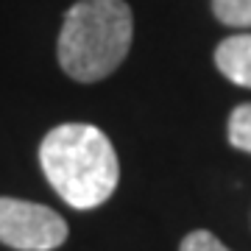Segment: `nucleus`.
<instances>
[{
	"instance_id": "423d86ee",
	"label": "nucleus",
	"mask_w": 251,
	"mask_h": 251,
	"mask_svg": "<svg viewBox=\"0 0 251 251\" xmlns=\"http://www.w3.org/2000/svg\"><path fill=\"white\" fill-rule=\"evenodd\" d=\"M229 143L251 153V103H243L229 115Z\"/></svg>"
},
{
	"instance_id": "7ed1b4c3",
	"label": "nucleus",
	"mask_w": 251,
	"mask_h": 251,
	"mask_svg": "<svg viewBox=\"0 0 251 251\" xmlns=\"http://www.w3.org/2000/svg\"><path fill=\"white\" fill-rule=\"evenodd\" d=\"M67 240V224L34 201L0 198V243L17 251H53Z\"/></svg>"
},
{
	"instance_id": "f257e3e1",
	"label": "nucleus",
	"mask_w": 251,
	"mask_h": 251,
	"mask_svg": "<svg viewBox=\"0 0 251 251\" xmlns=\"http://www.w3.org/2000/svg\"><path fill=\"white\" fill-rule=\"evenodd\" d=\"M39 165L50 187L73 209H95L115 193L117 153L98 126L64 123L39 145Z\"/></svg>"
},
{
	"instance_id": "0eeeda50",
	"label": "nucleus",
	"mask_w": 251,
	"mask_h": 251,
	"mask_svg": "<svg viewBox=\"0 0 251 251\" xmlns=\"http://www.w3.org/2000/svg\"><path fill=\"white\" fill-rule=\"evenodd\" d=\"M179 251H229L224 243L218 240L212 232H190L184 240H181V249Z\"/></svg>"
},
{
	"instance_id": "f03ea898",
	"label": "nucleus",
	"mask_w": 251,
	"mask_h": 251,
	"mask_svg": "<svg viewBox=\"0 0 251 251\" xmlns=\"http://www.w3.org/2000/svg\"><path fill=\"white\" fill-rule=\"evenodd\" d=\"M134 20L123 0H78L59 34V64L70 78L90 84L115 73L131 48Z\"/></svg>"
},
{
	"instance_id": "20e7f679",
	"label": "nucleus",
	"mask_w": 251,
	"mask_h": 251,
	"mask_svg": "<svg viewBox=\"0 0 251 251\" xmlns=\"http://www.w3.org/2000/svg\"><path fill=\"white\" fill-rule=\"evenodd\" d=\"M215 64L232 84L251 90V34L224 39L215 50Z\"/></svg>"
},
{
	"instance_id": "39448f33",
	"label": "nucleus",
	"mask_w": 251,
	"mask_h": 251,
	"mask_svg": "<svg viewBox=\"0 0 251 251\" xmlns=\"http://www.w3.org/2000/svg\"><path fill=\"white\" fill-rule=\"evenodd\" d=\"M212 11L224 25L251 28V0H212Z\"/></svg>"
}]
</instances>
